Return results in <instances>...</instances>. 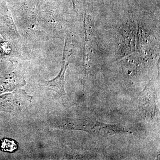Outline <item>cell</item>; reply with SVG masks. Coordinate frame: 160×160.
Masks as SVG:
<instances>
[{
    "label": "cell",
    "instance_id": "obj_1",
    "mask_svg": "<svg viewBox=\"0 0 160 160\" xmlns=\"http://www.w3.org/2000/svg\"><path fill=\"white\" fill-rule=\"evenodd\" d=\"M61 129H73L87 132L98 136H111L121 132H127L126 129L117 125H109L89 119H68L60 121L57 125Z\"/></svg>",
    "mask_w": 160,
    "mask_h": 160
},
{
    "label": "cell",
    "instance_id": "obj_2",
    "mask_svg": "<svg viewBox=\"0 0 160 160\" xmlns=\"http://www.w3.org/2000/svg\"><path fill=\"white\" fill-rule=\"evenodd\" d=\"M68 65L69 62L66 61V59H65V58L63 57L62 69L58 76L54 79L46 82L47 86L49 89L56 92L62 97H65L66 94L64 89L65 75Z\"/></svg>",
    "mask_w": 160,
    "mask_h": 160
},
{
    "label": "cell",
    "instance_id": "obj_3",
    "mask_svg": "<svg viewBox=\"0 0 160 160\" xmlns=\"http://www.w3.org/2000/svg\"><path fill=\"white\" fill-rule=\"evenodd\" d=\"M17 149V143L14 140L5 138L0 141V149L2 151L13 152Z\"/></svg>",
    "mask_w": 160,
    "mask_h": 160
}]
</instances>
